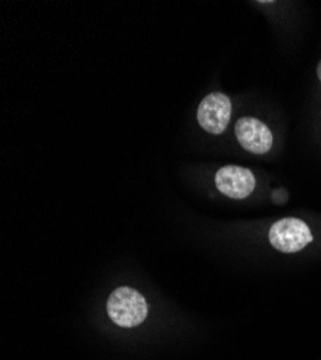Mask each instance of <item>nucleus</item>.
I'll use <instances>...</instances> for the list:
<instances>
[{
	"instance_id": "f257e3e1",
	"label": "nucleus",
	"mask_w": 321,
	"mask_h": 360,
	"mask_svg": "<svg viewBox=\"0 0 321 360\" xmlns=\"http://www.w3.org/2000/svg\"><path fill=\"white\" fill-rule=\"evenodd\" d=\"M108 317L120 327H136L141 324L149 313L145 298L134 288L119 287L114 290L107 302Z\"/></svg>"
},
{
	"instance_id": "f03ea898",
	"label": "nucleus",
	"mask_w": 321,
	"mask_h": 360,
	"mask_svg": "<svg viewBox=\"0 0 321 360\" xmlns=\"http://www.w3.org/2000/svg\"><path fill=\"white\" fill-rule=\"evenodd\" d=\"M268 236L271 245L284 254L299 252L313 241L308 225L297 218H284L277 221L271 226Z\"/></svg>"
},
{
	"instance_id": "7ed1b4c3",
	"label": "nucleus",
	"mask_w": 321,
	"mask_h": 360,
	"mask_svg": "<svg viewBox=\"0 0 321 360\" xmlns=\"http://www.w3.org/2000/svg\"><path fill=\"white\" fill-rule=\"evenodd\" d=\"M230 112L232 104L229 97L222 93H212L199 104L197 122L205 131L211 134H221L229 124Z\"/></svg>"
},
{
	"instance_id": "20e7f679",
	"label": "nucleus",
	"mask_w": 321,
	"mask_h": 360,
	"mask_svg": "<svg viewBox=\"0 0 321 360\" xmlns=\"http://www.w3.org/2000/svg\"><path fill=\"white\" fill-rule=\"evenodd\" d=\"M235 134L240 144L249 153L266 155L268 153L274 137L266 123L254 117H242L235 124Z\"/></svg>"
},
{
	"instance_id": "39448f33",
	"label": "nucleus",
	"mask_w": 321,
	"mask_h": 360,
	"mask_svg": "<svg viewBox=\"0 0 321 360\" xmlns=\"http://www.w3.org/2000/svg\"><path fill=\"white\" fill-rule=\"evenodd\" d=\"M215 184L221 193L230 199H245L255 189L254 173L241 166H223L215 176Z\"/></svg>"
},
{
	"instance_id": "423d86ee",
	"label": "nucleus",
	"mask_w": 321,
	"mask_h": 360,
	"mask_svg": "<svg viewBox=\"0 0 321 360\" xmlns=\"http://www.w3.org/2000/svg\"><path fill=\"white\" fill-rule=\"evenodd\" d=\"M317 75H318V78H320V81H321V61H320V64H318V67H317Z\"/></svg>"
}]
</instances>
